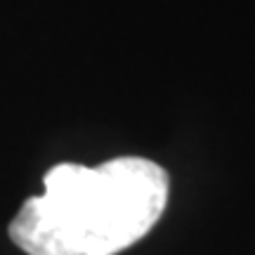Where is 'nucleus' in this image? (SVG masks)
<instances>
[{"mask_svg":"<svg viewBox=\"0 0 255 255\" xmlns=\"http://www.w3.org/2000/svg\"><path fill=\"white\" fill-rule=\"evenodd\" d=\"M43 184L9 225L26 255H116L151 232L170 194L168 173L142 156L59 163Z\"/></svg>","mask_w":255,"mask_h":255,"instance_id":"f257e3e1","label":"nucleus"}]
</instances>
